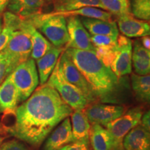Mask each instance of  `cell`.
<instances>
[{
  "instance_id": "cell-1",
  "label": "cell",
  "mask_w": 150,
  "mask_h": 150,
  "mask_svg": "<svg viewBox=\"0 0 150 150\" xmlns=\"http://www.w3.org/2000/svg\"><path fill=\"white\" fill-rule=\"evenodd\" d=\"M73 110L54 88L45 83L33 91L13 115L14 122L6 132L15 138L38 147Z\"/></svg>"
},
{
  "instance_id": "cell-2",
  "label": "cell",
  "mask_w": 150,
  "mask_h": 150,
  "mask_svg": "<svg viewBox=\"0 0 150 150\" xmlns=\"http://www.w3.org/2000/svg\"><path fill=\"white\" fill-rule=\"evenodd\" d=\"M83 75L97 100L102 103L119 104L122 92L120 78L97 57L95 52L66 48L65 51Z\"/></svg>"
},
{
  "instance_id": "cell-3",
  "label": "cell",
  "mask_w": 150,
  "mask_h": 150,
  "mask_svg": "<svg viewBox=\"0 0 150 150\" xmlns=\"http://www.w3.org/2000/svg\"><path fill=\"white\" fill-rule=\"evenodd\" d=\"M26 20H29L38 31L45 35L53 46L63 47L68 42L66 19L63 16L51 12L35 15Z\"/></svg>"
},
{
  "instance_id": "cell-4",
  "label": "cell",
  "mask_w": 150,
  "mask_h": 150,
  "mask_svg": "<svg viewBox=\"0 0 150 150\" xmlns=\"http://www.w3.org/2000/svg\"><path fill=\"white\" fill-rule=\"evenodd\" d=\"M46 83L58 92L61 99L73 110H83L90 104L82 92L64 78L59 61Z\"/></svg>"
},
{
  "instance_id": "cell-5",
  "label": "cell",
  "mask_w": 150,
  "mask_h": 150,
  "mask_svg": "<svg viewBox=\"0 0 150 150\" xmlns=\"http://www.w3.org/2000/svg\"><path fill=\"white\" fill-rule=\"evenodd\" d=\"M11 76L18 91L19 102L27 100L39 83L35 61L31 58L18 65Z\"/></svg>"
},
{
  "instance_id": "cell-6",
  "label": "cell",
  "mask_w": 150,
  "mask_h": 150,
  "mask_svg": "<svg viewBox=\"0 0 150 150\" xmlns=\"http://www.w3.org/2000/svg\"><path fill=\"white\" fill-rule=\"evenodd\" d=\"M142 114L141 108L134 107L104 127L111 137L112 150L123 148L124 138L131 129L140 124Z\"/></svg>"
},
{
  "instance_id": "cell-7",
  "label": "cell",
  "mask_w": 150,
  "mask_h": 150,
  "mask_svg": "<svg viewBox=\"0 0 150 150\" xmlns=\"http://www.w3.org/2000/svg\"><path fill=\"white\" fill-rule=\"evenodd\" d=\"M2 51L8 56L16 68L31 56L32 43L29 35L23 30H15L10 40Z\"/></svg>"
},
{
  "instance_id": "cell-8",
  "label": "cell",
  "mask_w": 150,
  "mask_h": 150,
  "mask_svg": "<svg viewBox=\"0 0 150 150\" xmlns=\"http://www.w3.org/2000/svg\"><path fill=\"white\" fill-rule=\"evenodd\" d=\"M59 63L64 78L82 92L90 104L98 101L83 75L78 70L65 52H62L60 56Z\"/></svg>"
},
{
  "instance_id": "cell-9",
  "label": "cell",
  "mask_w": 150,
  "mask_h": 150,
  "mask_svg": "<svg viewBox=\"0 0 150 150\" xmlns=\"http://www.w3.org/2000/svg\"><path fill=\"white\" fill-rule=\"evenodd\" d=\"M125 109L122 105L93 103L86 106L83 110L90 124L99 125L104 127L122 115L126 112Z\"/></svg>"
},
{
  "instance_id": "cell-10",
  "label": "cell",
  "mask_w": 150,
  "mask_h": 150,
  "mask_svg": "<svg viewBox=\"0 0 150 150\" xmlns=\"http://www.w3.org/2000/svg\"><path fill=\"white\" fill-rule=\"evenodd\" d=\"M69 40L67 48L95 52V47L91 40V35L84 27L81 19L77 17H69L66 20Z\"/></svg>"
},
{
  "instance_id": "cell-11",
  "label": "cell",
  "mask_w": 150,
  "mask_h": 150,
  "mask_svg": "<svg viewBox=\"0 0 150 150\" xmlns=\"http://www.w3.org/2000/svg\"><path fill=\"white\" fill-rule=\"evenodd\" d=\"M110 68L118 78L131 72L132 42L125 35H118L117 52Z\"/></svg>"
},
{
  "instance_id": "cell-12",
  "label": "cell",
  "mask_w": 150,
  "mask_h": 150,
  "mask_svg": "<svg viewBox=\"0 0 150 150\" xmlns=\"http://www.w3.org/2000/svg\"><path fill=\"white\" fill-rule=\"evenodd\" d=\"M18 29L23 30L29 35L32 43L31 59L33 60L39 59L50 50L52 45L47 40L41 33L34 27V26L26 19L20 18Z\"/></svg>"
},
{
  "instance_id": "cell-13",
  "label": "cell",
  "mask_w": 150,
  "mask_h": 150,
  "mask_svg": "<svg viewBox=\"0 0 150 150\" xmlns=\"http://www.w3.org/2000/svg\"><path fill=\"white\" fill-rule=\"evenodd\" d=\"M72 142L71 121L70 117H67L49 134L43 150H59Z\"/></svg>"
},
{
  "instance_id": "cell-14",
  "label": "cell",
  "mask_w": 150,
  "mask_h": 150,
  "mask_svg": "<svg viewBox=\"0 0 150 150\" xmlns=\"http://www.w3.org/2000/svg\"><path fill=\"white\" fill-rule=\"evenodd\" d=\"M117 25L120 31L127 38L149 35V24L145 20L134 18L131 14L117 17Z\"/></svg>"
},
{
  "instance_id": "cell-15",
  "label": "cell",
  "mask_w": 150,
  "mask_h": 150,
  "mask_svg": "<svg viewBox=\"0 0 150 150\" xmlns=\"http://www.w3.org/2000/svg\"><path fill=\"white\" fill-rule=\"evenodd\" d=\"M18 103V91L10 74L0 86V113L13 115Z\"/></svg>"
},
{
  "instance_id": "cell-16",
  "label": "cell",
  "mask_w": 150,
  "mask_h": 150,
  "mask_svg": "<svg viewBox=\"0 0 150 150\" xmlns=\"http://www.w3.org/2000/svg\"><path fill=\"white\" fill-rule=\"evenodd\" d=\"M122 147L125 150H150L149 131L138 124L124 138Z\"/></svg>"
},
{
  "instance_id": "cell-17",
  "label": "cell",
  "mask_w": 150,
  "mask_h": 150,
  "mask_svg": "<svg viewBox=\"0 0 150 150\" xmlns=\"http://www.w3.org/2000/svg\"><path fill=\"white\" fill-rule=\"evenodd\" d=\"M63 51V47H57L52 45L48 52L37 60V70L39 74L41 85L46 83L49 77L53 72L57 63L58 59L60 57Z\"/></svg>"
},
{
  "instance_id": "cell-18",
  "label": "cell",
  "mask_w": 150,
  "mask_h": 150,
  "mask_svg": "<svg viewBox=\"0 0 150 150\" xmlns=\"http://www.w3.org/2000/svg\"><path fill=\"white\" fill-rule=\"evenodd\" d=\"M45 0H9V11L22 19H28L41 13Z\"/></svg>"
},
{
  "instance_id": "cell-19",
  "label": "cell",
  "mask_w": 150,
  "mask_h": 150,
  "mask_svg": "<svg viewBox=\"0 0 150 150\" xmlns=\"http://www.w3.org/2000/svg\"><path fill=\"white\" fill-rule=\"evenodd\" d=\"M84 27L91 35H105L117 38L119 35L117 23L112 20L85 18L81 20Z\"/></svg>"
},
{
  "instance_id": "cell-20",
  "label": "cell",
  "mask_w": 150,
  "mask_h": 150,
  "mask_svg": "<svg viewBox=\"0 0 150 150\" xmlns=\"http://www.w3.org/2000/svg\"><path fill=\"white\" fill-rule=\"evenodd\" d=\"M71 114V126L74 141H89L91 124L83 110H73Z\"/></svg>"
},
{
  "instance_id": "cell-21",
  "label": "cell",
  "mask_w": 150,
  "mask_h": 150,
  "mask_svg": "<svg viewBox=\"0 0 150 150\" xmlns=\"http://www.w3.org/2000/svg\"><path fill=\"white\" fill-rule=\"evenodd\" d=\"M89 140L93 150H112V140L105 127L99 125H92Z\"/></svg>"
},
{
  "instance_id": "cell-22",
  "label": "cell",
  "mask_w": 150,
  "mask_h": 150,
  "mask_svg": "<svg viewBox=\"0 0 150 150\" xmlns=\"http://www.w3.org/2000/svg\"><path fill=\"white\" fill-rule=\"evenodd\" d=\"M54 12L77 10L83 7H95L106 11L99 0H53Z\"/></svg>"
},
{
  "instance_id": "cell-23",
  "label": "cell",
  "mask_w": 150,
  "mask_h": 150,
  "mask_svg": "<svg viewBox=\"0 0 150 150\" xmlns=\"http://www.w3.org/2000/svg\"><path fill=\"white\" fill-rule=\"evenodd\" d=\"M131 86L136 99L142 102H149L150 99V76L131 74Z\"/></svg>"
},
{
  "instance_id": "cell-24",
  "label": "cell",
  "mask_w": 150,
  "mask_h": 150,
  "mask_svg": "<svg viewBox=\"0 0 150 150\" xmlns=\"http://www.w3.org/2000/svg\"><path fill=\"white\" fill-rule=\"evenodd\" d=\"M106 11L114 16L120 17L131 14L129 0H99Z\"/></svg>"
},
{
  "instance_id": "cell-25",
  "label": "cell",
  "mask_w": 150,
  "mask_h": 150,
  "mask_svg": "<svg viewBox=\"0 0 150 150\" xmlns=\"http://www.w3.org/2000/svg\"><path fill=\"white\" fill-rule=\"evenodd\" d=\"M131 14L134 18L147 21L150 19V0H131Z\"/></svg>"
},
{
  "instance_id": "cell-26",
  "label": "cell",
  "mask_w": 150,
  "mask_h": 150,
  "mask_svg": "<svg viewBox=\"0 0 150 150\" xmlns=\"http://www.w3.org/2000/svg\"><path fill=\"white\" fill-rule=\"evenodd\" d=\"M117 46L111 47H95V54L97 57L102 62L105 66L109 68L112 61L115 59L116 52H117Z\"/></svg>"
},
{
  "instance_id": "cell-27",
  "label": "cell",
  "mask_w": 150,
  "mask_h": 150,
  "mask_svg": "<svg viewBox=\"0 0 150 150\" xmlns=\"http://www.w3.org/2000/svg\"><path fill=\"white\" fill-rule=\"evenodd\" d=\"M15 70L12 62L3 51L0 52V86Z\"/></svg>"
},
{
  "instance_id": "cell-28",
  "label": "cell",
  "mask_w": 150,
  "mask_h": 150,
  "mask_svg": "<svg viewBox=\"0 0 150 150\" xmlns=\"http://www.w3.org/2000/svg\"><path fill=\"white\" fill-rule=\"evenodd\" d=\"M91 40L95 47H116L117 45V38L105 35H91Z\"/></svg>"
},
{
  "instance_id": "cell-29",
  "label": "cell",
  "mask_w": 150,
  "mask_h": 150,
  "mask_svg": "<svg viewBox=\"0 0 150 150\" xmlns=\"http://www.w3.org/2000/svg\"><path fill=\"white\" fill-rule=\"evenodd\" d=\"M0 150H31L27 145L17 140H11L4 142Z\"/></svg>"
},
{
  "instance_id": "cell-30",
  "label": "cell",
  "mask_w": 150,
  "mask_h": 150,
  "mask_svg": "<svg viewBox=\"0 0 150 150\" xmlns=\"http://www.w3.org/2000/svg\"><path fill=\"white\" fill-rule=\"evenodd\" d=\"M59 150H90L89 141H74Z\"/></svg>"
},
{
  "instance_id": "cell-31",
  "label": "cell",
  "mask_w": 150,
  "mask_h": 150,
  "mask_svg": "<svg viewBox=\"0 0 150 150\" xmlns=\"http://www.w3.org/2000/svg\"><path fill=\"white\" fill-rule=\"evenodd\" d=\"M150 112L147 111L145 114H142L141 120H140V124L144 128L147 129V131H150Z\"/></svg>"
},
{
  "instance_id": "cell-32",
  "label": "cell",
  "mask_w": 150,
  "mask_h": 150,
  "mask_svg": "<svg viewBox=\"0 0 150 150\" xmlns=\"http://www.w3.org/2000/svg\"><path fill=\"white\" fill-rule=\"evenodd\" d=\"M142 45L145 47V48H147V50H149L150 49V39L149 35L148 36H144L142 37Z\"/></svg>"
},
{
  "instance_id": "cell-33",
  "label": "cell",
  "mask_w": 150,
  "mask_h": 150,
  "mask_svg": "<svg viewBox=\"0 0 150 150\" xmlns=\"http://www.w3.org/2000/svg\"><path fill=\"white\" fill-rule=\"evenodd\" d=\"M9 0H0V15L5 10L8 4Z\"/></svg>"
},
{
  "instance_id": "cell-34",
  "label": "cell",
  "mask_w": 150,
  "mask_h": 150,
  "mask_svg": "<svg viewBox=\"0 0 150 150\" xmlns=\"http://www.w3.org/2000/svg\"><path fill=\"white\" fill-rule=\"evenodd\" d=\"M6 131L5 127L0 123V134H3L2 133H6Z\"/></svg>"
},
{
  "instance_id": "cell-35",
  "label": "cell",
  "mask_w": 150,
  "mask_h": 150,
  "mask_svg": "<svg viewBox=\"0 0 150 150\" xmlns=\"http://www.w3.org/2000/svg\"><path fill=\"white\" fill-rule=\"evenodd\" d=\"M2 27H3V18L0 16V31L2 29Z\"/></svg>"
},
{
  "instance_id": "cell-36",
  "label": "cell",
  "mask_w": 150,
  "mask_h": 150,
  "mask_svg": "<svg viewBox=\"0 0 150 150\" xmlns=\"http://www.w3.org/2000/svg\"><path fill=\"white\" fill-rule=\"evenodd\" d=\"M4 140V138L3 137H1V136H0V145H1V142H2V140Z\"/></svg>"
},
{
  "instance_id": "cell-37",
  "label": "cell",
  "mask_w": 150,
  "mask_h": 150,
  "mask_svg": "<svg viewBox=\"0 0 150 150\" xmlns=\"http://www.w3.org/2000/svg\"><path fill=\"white\" fill-rule=\"evenodd\" d=\"M47 2H51V1H53V0H45Z\"/></svg>"
},
{
  "instance_id": "cell-38",
  "label": "cell",
  "mask_w": 150,
  "mask_h": 150,
  "mask_svg": "<svg viewBox=\"0 0 150 150\" xmlns=\"http://www.w3.org/2000/svg\"><path fill=\"white\" fill-rule=\"evenodd\" d=\"M118 150H125V149H123V148H122V149H118Z\"/></svg>"
}]
</instances>
